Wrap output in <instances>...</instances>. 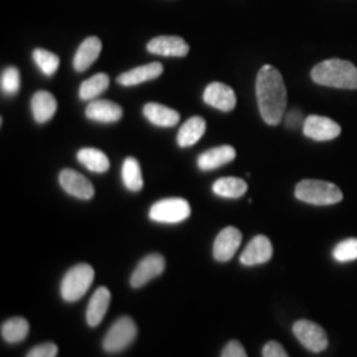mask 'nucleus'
<instances>
[{"label":"nucleus","mask_w":357,"mask_h":357,"mask_svg":"<svg viewBox=\"0 0 357 357\" xmlns=\"http://www.w3.org/2000/svg\"><path fill=\"white\" fill-rule=\"evenodd\" d=\"M32 113L35 121L43 124L48 123L56 113V100L52 93L37 91L32 98Z\"/></svg>","instance_id":"412c9836"},{"label":"nucleus","mask_w":357,"mask_h":357,"mask_svg":"<svg viewBox=\"0 0 357 357\" xmlns=\"http://www.w3.org/2000/svg\"><path fill=\"white\" fill-rule=\"evenodd\" d=\"M142 113H144L147 121L160 128L176 126L178 119H181V114H178L176 109L167 108V106L159 105V102H147L144 109H142Z\"/></svg>","instance_id":"6ab92c4d"},{"label":"nucleus","mask_w":357,"mask_h":357,"mask_svg":"<svg viewBox=\"0 0 357 357\" xmlns=\"http://www.w3.org/2000/svg\"><path fill=\"white\" fill-rule=\"evenodd\" d=\"M29 321L25 318H10L2 324L0 331H2L3 341H7L8 344H17L22 342L29 334Z\"/></svg>","instance_id":"393cba45"},{"label":"nucleus","mask_w":357,"mask_h":357,"mask_svg":"<svg viewBox=\"0 0 357 357\" xmlns=\"http://www.w3.org/2000/svg\"><path fill=\"white\" fill-rule=\"evenodd\" d=\"M263 357H289V356L280 342L270 341L266 342L265 347H263Z\"/></svg>","instance_id":"2f4dec72"},{"label":"nucleus","mask_w":357,"mask_h":357,"mask_svg":"<svg viewBox=\"0 0 357 357\" xmlns=\"http://www.w3.org/2000/svg\"><path fill=\"white\" fill-rule=\"evenodd\" d=\"M257 100L263 121L276 126L287 111V86L283 77L275 66L265 65L257 75Z\"/></svg>","instance_id":"f257e3e1"},{"label":"nucleus","mask_w":357,"mask_h":357,"mask_svg":"<svg viewBox=\"0 0 357 357\" xmlns=\"http://www.w3.org/2000/svg\"><path fill=\"white\" fill-rule=\"evenodd\" d=\"M101 40L98 37H88L79 45L77 55L73 58V68L77 71H86L98 60L101 53Z\"/></svg>","instance_id":"f3484780"},{"label":"nucleus","mask_w":357,"mask_h":357,"mask_svg":"<svg viewBox=\"0 0 357 357\" xmlns=\"http://www.w3.org/2000/svg\"><path fill=\"white\" fill-rule=\"evenodd\" d=\"M86 118L98 123H116L123 118V108L113 101L96 100L86 106Z\"/></svg>","instance_id":"2eb2a0df"},{"label":"nucleus","mask_w":357,"mask_h":357,"mask_svg":"<svg viewBox=\"0 0 357 357\" xmlns=\"http://www.w3.org/2000/svg\"><path fill=\"white\" fill-rule=\"evenodd\" d=\"M190 215V205L185 199H164L155 202L149 217L160 223H178Z\"/></svg>","instance_id":"423d86ee"},{"label":"nucleus","mask_w":357,"mask_h":357,"mask_svg":"<svg viewBox=\"0 0 357 357\" xmlns=\"http://www.w3.org/2000/svg\"><path fill=\"white\" fill-rule=\"evenodd\" d=\"M293 334L298 341L311 352H323L328 347V336L319 324L307 319L296 321L293 326Z\"/></svg>","instance_id":"0eeeda50"},{"label":"nucleus","mask_w":357,"mask_h":357,"mask_svg":"<svg viewBox=\"0 0 357 357\" xmlns=\"http://www.w3.org/2000/svg\"><path fill=\"white\" fill-rule=\"evenodd\" d=\"M287 123H288L289 128L300 126V123H301V113H300V111H291V113L287 116Z\"/></svg>","instance_id":"72a5a7b5"},{"label":"nucleus","mask_w":357,"mask_h":357,"mask_svg":"<svg viewBox=\"0 0 357 357\" xmlns=\"http://www.w3.org/2000/svg\"><path fill=\"white\" fill-rule=\"evenodd\" d=\"M111 303V293L106 287L98 288L95 294L91 296L88 305V311H86V321L91 328H95L105 319L106 311H108Z\"/></svg>","instance_id":"aec40b11"},{"label":"nucleus","mask_w":357,"mask_h":357,"mask_svg":"<svg viewBox=\"0 0 357 357\" xmlns=\"http://www.w3.org/2000/svg\"><path fill=\"white\" fill-rule=\"evenodd\" d=\"M147 50L154 55L182 58L189 53V45L181 37H155L147 43Z\"/></svg>","instance_id":"4468645a"},{"label":"nucleus","mask_w":357,"mask_h":357,"mask_svg":"<svg viewBox=\"0 0 357 357\" xmlns=\"http://www.w3.org/2000/svg\"><path fill=\"white\" fill-rule=\"evenodd\" d=\"M294 195L301 202L311 205H334L342 200V192L337 185L326 181L305 178L294 189Z\"/></svg>","instance_id":"7ed1b4c3"},{"label":"nucleus","mask_w":357,"mask_h":357,"mask_svg":"<svg viewBox=\"0 0 357 357\" xmlns=\"http://www.w3.org/2000/svg\"><path fill=\"white\" fill-rule=\"evenodd\" d=\"M205 129H207V123H205V119L200 118V116H194V118L187 119V121L182 124V128L178 129L177 144L181 147L194 146L195 142L204 136Z\"/></svg>","instance_id":"4be33fe9"},{"label":"nucleus","mask_w":357,"mask_h":357,"mask_svg":"<svg viewBox=\"0 0 357 357\" xmlns=\"http://www.w3.org/2000/svg\"><path fill=\"white\" fill-rule=\"evenodd\" d=\"M204 101L215 109L231 111L236 105V96H235L234 89H231L230 86H227L225 83L213 82L208 84L207 88H205Z\"/></svg>","instance_id":"ddd939ff"},{"label":"nucleus","mask_w":357,"mask_h":357,"mask_svg":"<svg viewBox=\"0 0 357 357\" xmlns=\"http://www.w3.org/2000/svg\"><path fill=\"white\" fill-rule=\"evenodd\" d=\"M222 357H248L245 352V347L238 341H230L229 344L223 347Z\"/></svg>","instance_id":"473e14b6"},{"label":"nucleus","mask_w":357,"mask_h":357,"mask_svg":"<svg viewBox=\"0 0 357 357\" xmlns=\"http://www.w3.org/2000/svg\"><path fill=\"white\" fill-rule=\"evenodd\" d=\"M58 347L53 342H45V344L35 346L33 349L29 351L25 357H56Z\"/></svg>","instance_id":"7c9ffc66"},{"label":"nucleus","mask_w":357,"mask_h":357,"mask_svg":"<svg viewBox=\"0 0 357 357\" xmlns=\"http://www.w3.org/2000/svg\"><path fill=\"white\" fill-rule=\"evenodd\" d=\"M271 257H273V245H271L270 238L265 235H257L243 250L240 261L245 266H255L270 261Z\"/></svg>","instance_id":"f8f14e48"},{"label":"nucleus","mask_w":357,"mask_h":357,"mask_svg":"<svg viewBox=\"0 0 357 357\" xmlns=\"http://www.w3.org/2000/svg\"><path fill=\"white\" fill-rule=\"evenodd\" d=\"M242 243V231L235 227H225L213 242V258L217 261H229Z\"/></svg>","instance_id":"9b49d317"},{"label":"nucleus","mask_w":357,"mask_h":357,"mask_svg":"<svg viewBox=\"0 0 357 357\" xmlns=\"http://www.w3.org/2000/svg\"><path fill=\"white\" fill-rule=\"evenodd\" d=\"M166 270V258L160 253H151L142 258L139 265L136 266V270L131 275V287L132 288H141L146 283H149L151 280L158 278L159 275L164 273Z\"/></svg>","instance_id":"6e6552de"},{"label":"nucleus","mask_w":357,"mask_h":357,"mask_svg":"<svg viewBox=\"0 0 357 357\" xmlns=\"http://www.w3.org/2000/svg\"><path fill=\"white\" fill-rule=\"evenodd\" d=\"M0 88L6 95H17L20 89V71L15 66H8L2 71L0 77Z\"/></svg>","instance_id":"c85d7f7f"},{"label":"nucleus","mask_w":357,"mask_h":357,"mask_svg":"<svg viewBox=\"0 0 357 357\" xmlns=\"http://www.w3.org/2000/svg\"><path fill=\"white\" fill-rule=\"evenodd\" d=\"M58 181H60V185L63 187L65 192H68L70 195L77 199L89 200L95 195V187L91 182L73 169H63L58 176Z\"/></svg>","instance_id":"9d476101"},{"label":"nucleus","mask_w":357,"mask_h":357,"mask_svg":"<svg viewBox=\"0 0 357 357\" xmlns=\"http://www.w3.org/2000/svg\"><path fill=\"white\" fill-rule=\"evenodd\" d=\"M333 257L341 263L357 260V238H347L344 242L337 243L334 247Z\"/></svg>","instance_id":"c756f323"},{"label":"nucleus","mask_w":357,"mask_h":357,"mask_svg":"<svg viewBox=\"0 0 357 357\" xmlns=\"http://www.w3.org/2000/svg\"><path fill=\"white\" fill-rule=\"evenodd\" d=\"M235 155L236 153L231 146H218L200 154L197 164L202 171H213V169H218L231 162L235 159Z\"/></svg>","instance_id":"dca6fc26"},{"label":"nucleus","mask_w":357,"mask_h":357,"mask_svg":"<svg viewBox=\"0 0 357 357\" xmlns=\"http://www.w3.org/2000/svg\"><path fill=\"white\" fill-rule=\"evenodd\" d=\"M95 280V270L88 263H79V265L70 268L61 281V296L65 301H78L83 294L91 287Z\"/></svg>","instance_id":"20e7f679"},{"label":"nucleus","mask_w":357,"mask_h":357,"mask_svg":"<svg viewBox=\"0 0 357 357\" xmlns=\"http://www.w3.org/2000/svg\"><path fill=\"white\" fill-rule=\"evenodd\" d=\"M33 60L37 66L47 77H52V75L56 73L58 66H60V58H58L55 53L43 50V48H37L33 50Z\"/></svg>","instance_id":"cd10ccee"},{"label":"nucleus","mask_w":357,"mask_h":357,"mask_svg":"<svg viewBox=\"0 0 357 357\" xmlns=\"http://www.w3.org/2000/svg\"><path fill=\"white\" fill-rule=\"evenodd\" d=\"M77 158L91 172L102 174L109 169L108 155L100 149H95V147H83V149L78 151Z\"/></svg>","instance_id":"5701e85b"},{"label":"nucleus","mask_w":357,"mask_h":357,"mask_svg":"<svg viewBox=\"0 0 357 357\" xmlns=\"http://www.w3.org/2000/svg\"><path fill=\"white\" fill-rule=\"evenodd\" d=\"M303 132L314 141H331L341 134V126L324 116H307L303 121Z\"/></svg>","instance_id":"1a4fd4ad"},{"label":"nucleus","mask_w":357,"mask_h":357,"mask_svg":"<svg viewBox=\"0 0 357 357\" xmlns=\"http://www.w3.org/2000/svg\"><path fill=\"white\" fill-rule=\"evenodd\" d=\"M136 336V323H134L132 318H129V316H123V318L116 321V323L109 328V331L106 333L105 339H102V349L109 352V354L121 352L132 344Z\"/></svg>","instance_id":"39448f33"},{"label":"nucleus","mask_w":357,"mask_h":357,"mask_svg":"<svg viewBox=\"0 0 357 357\" xmlns=\"http://www.w3.org/2000/svg\"><path fill=\"white\" fill-rule=\"evenodd\" d=\"M248 185L243 178L238 177H223L213 184V194L220 195L223 199H240L243 197Z\"/></svg>","instance_id":"b1692460"},{"label":"nucleus","mask_w":357,"mask_h":357,"mask_svg":"<svg viewBox=\"0 0 357 357\" xmlns=\"http://www.w3.org/2000/svg\"><path fill=\"white\" fill-rule=\"evenodd\" d=\"M121 176H123L124 185H126V189H129V190L137 192L142 189V185H144V182H142L141 166H139V162H137V159L128 158L126 160H124Z\"/></svg>","instance_id":"bb28decb"},{"label":"nucleus","mask_w":357,"mask_h":357,"mask_svg":"<svg viewBox=\"0 0 357 357\" xmlns=\"http://www.w3.org/2000/svg\"><path fill=\"white\" fill-rule=\"evenodd\" d=\"M109 86V77L106 73H98L93 75L91 78L82 83L79 86V98L84 101L95 100L96 96H100L101 93H105Z\"/></svg>","instance_id":"a878e982"},{"label":"nucleus","mask_w":357,"mask_h":357,"mask_svg":"<svg viewBox=\"0 0 357 357\" xmlns=\"http://www.w3.org/2000/svg\"><path fill=\"white\" fill-rule=\"evenodd\" d=\"M162 65L160 63H149L137 66V68H132L126 71V73L119 75L118 83L123 84V86H134V84H141L146 82H151V79H155L162 75Z\"/></svg>","instance_id":"a211bd4d"},{"label":"nucleus","mask_w":357,"mask_h":357,"mask_svg":"<svg viewBox=\"0 0 357 357\" xmlns=\"http://www.w3.org/2000/svg\"><path fill=\"white\" fill-rule=\"evenodd\" d=\"M312 82L323 84V86L341 88V89H357V68L351 61L333 60L321 61L311 70Z\"/></svg>","instance_id":"f03ea898"}]
</instances>
